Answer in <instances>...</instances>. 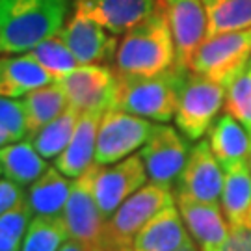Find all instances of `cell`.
<instances>
[{"mask_svg": "<svg viewBox=\"0 0 251 251\" xmlns=\"http://www.w3.org/2000/svg\"><path fill=\"white\" fill-rule=\"evenodd\" d=\"M71 0H0V54H25L67 23Z\"/></svg>", "mask_w": 251, "mask_h": 251, "instance_id": "6da1fadb", "label": "cell"}, {"mask_svg": "<svg viewBox=\"0 0 251 251\" xmlns=\"http://www.w3.org/2000/svg\"><path fill=\"white\" fill-rule=\"evenodd\" d=\"M177 65L175 43L166 11L158 2L151 17L128 30L117 43L114 71L121 76H152Z\"/></svg>", "mask_w": 251, "mask_h": 251, "instance_id": "7a4b0ae2", "label": "cell"}, {"mask_svg": "<svg viewBox=\"0 0 251 251\" xmlns=\"http://www.w3.org/2000/svg\"><path fill=\"white\" fill-rule=\"evenodd\" d=\"M184 73L177 67L152 76H121L117 75V93L114 108L126 114L168 123L175 119L179 106Z\"/></svg>", "mask_w": 251, "mask_h": 251, "instance_id": "3957f363", "label": "cell"}, {"mask_svg": "<svg viewBox=\"0 0 251 251\" xmlns=\"http://www.w3.org/2000/svg\"><path fill=\"white\" fill-rule=\"evenodd\" d=\"M171 205H175V196L171 190L152 182L142 186L106 222L104 242L100 250H132L138 233L158 212Z\"/></svg>", "mask_w": 251, "mask_h": 251, "instance_id": "277c9868", "label": "cell"}, {"mask_svg": "<svg viewBox=\"0 0 251 251\" xmlns=\"http://www.w3.org/2000/svg\"><path fill=\"white\" fill-rule=\"evenodd\" d=\"M227 88L194 71L184 73L175 125L190 142H198L210 130L225 104Z\"/></svg>", "mask_w": 251, "mask_h": 251, "instance_id": "5b68a950", "label": "cell"}, {"mask_svg": "<svg viewBox=\"0 0 251 251\" xmlns=\"http://www.w3.org/2000/svg\"><path fill=\"white\" fill-rule=\"evenodd\" d=\"M251 62V28L206 37L190 63V71L229 88Z\"/></svg>", "mask_w": 251, "mask_h": 251, "instance_id": "8992f818", "label": "cell"}, {"mask_svg": "<svg viewBox=\"0 0 251 251\" xmlns=\"http://www.w3.org/2000/svg\"><path fill=\"white\" fill-rule=\"evenodd\" d=\"M152 128L154 125L149 119L126 114L117 108L106 110L100 117L97 132L95 164L108 166L128 158L136 149L147 144Z\"/></svg>", "mask_w": 251, "mask_h": 251, "instance_id": "52a82bcc", "label": "cell"}, {"mask_svg": "<svg viewBox=\"0 0 251 251\" xmlns=\"http://www.w3.org/2000/svg\"><path fill=\"white\" fill-rule=\"evenodd\" d=\"M73 108L80 114H104L114 108L117 93V75L102 63L78 65L75 71L58 78Z\"/></svg>", "mask_w": 251, "mask_h": 251, "instance_id": "ba28073f", "label": "cell"}, {"mask_svg": "<svg viewBox=\"0 0 251 251\" xmlns=\"http://www.w3.org/2000/svg\"><path fill=\"white\" fill-rule=\"evenodd\" d=\"M95 170H97V164H93L84 175L73 180L71 194L62 212V220L69 238L93 248H100L104 242L106 220L93 196Z\"/></svg>", "mask_w": 251, "mask_h": 251, "instance_id": "9c48e42d", "label": "cell"}, {"mask_svg": "<svg viewBox=\"0 0 251 251\" xmlns=\"http://www.w3.org/2000/svg\"><path fill=\"white\" fill-rule=\"evenodd\" d=\"M186 138L170 125H154L151 138L142 147L140 156L152 184L171 190L188 158Z\"/></svg>", "mask_w": 251, "mask_h": 251, "instance_id": "30bf717a", "label": "cell"}, {"mask_svg": "<svg viewBox=\"0 0 251 251\" xmlns=\"http://www.w3.org/2000/svg\"><path fill=\"white\" fill-rule=\"evenodd\" d=\"M224 192V168L216 160L208 142H198L175 182V198L199 203H218Z\"/></svg>", "mask_w": 251, "mask_h": 251, "instance_id": "8fae6325", "label": "cell"}, {"mask_svg": "<svg viewBox=\"0 0 251 251\" xmlns=\"http://www.w3.org/2000/svg\"><path fill=\"white\" fill-rule=\"evenodd\" d=\"M145 182L147 171L140 154H130L112 168H102L97 164L93 175V196L104 220L108 222L126 199L145 186Z\"/></svg>", "mask_w": 251, "mask_h": 251, "instance_id": "7c38bea8", "label": "cell"}, {"mask_svg": "<svg viewBox=\"0 0 251 251\" xmlns=\"http://www.w3.org/2000/svg\"><path fill=\"white\" fill-rule=\"evenodd\" d=\"M170 23L177 69L190 71L192 58L206 39V11L201 0H160Z\"/></svg>", "mask_w": 251, "mask_h": 251, "instance_id": "4fadbf2b", "label": "cell"}, {"mask_svg": "<svg viewBox=\"0 0 251 251\" xmlns=\"http://www.w3.org/2000/svg\"><path fill=\"white\" fill-rule=\"evenodd\" d=\"M60 37L71 49L80 65L104 63L114 60L117 39L86 11L75 8L73 15L60 32Z\"/></svg>", "mask_w": 251, "mask_h": 251, "instance_id": "5bb4252c", "label": "cell"}, {"mask_svg": "<svg viewBox=\"0 0 251 251\" xmlns=\"http://www.w3.org/2000/svg\"><path fill=\"white\" fill-rule=\"evenodd\" d=\"M175 205L190 236L196 240L201 251H216L224 244L231 225L218 203H199L192 199L175 198Z\"/></svg>", "mask_w": 251, "mask_h": 251, "instance_id": "9a60e30c", "label": "cell"}, {"mask_svg": "<svg viewBox=\"0 0 251 251\" xmlns=\"http://www.w3.org/2000/svg\"><path fill=\"white\" fill-rule=\"evenodd\" d=\"M158 2L160 0H76L75 8L91 15L110 34L119 36L151 17Z\"/></svg>", "mask_w": 251, "mask_h": 251, "instance_id": "2e32d148", "label": "cell"}, {"mask_svg": "<svg viewBox=\"0 0 251 251\" xmlns=\"http://www.w3.org/2000/svg\"><path fill=\"white\" fill-rule=\"evenodd\" d=\"M102 114H80L75 134L65 151L56 158L54 168L69 179H78L95 164L97 151V132Z\"/></svg>", "mask_w": 251, "mask_h": 251, "instance_id": "e0dca14e", "label": "cell"}, {"mask_svg": "<svg viewBox=\"0 0 251 251\" xmlns=\"http://www.w3.org/2000/svg\"><path fill=\"white\" fill-rule=\"evenodd\" d=\"M52 82L56 78L30 52L0 58V97H25Z\"/></svg>", "mask_w": 251, "mask_h": 251, "instance_id": "ac0fdd59", "label": "cell"}, {"mask_svg": "<svg viewBox=\"0 0 251 251\" xmlns=\"http://www.w3.org/2000/svg\"><path fill=\"white\" fill-rule=\"evenodd\" d=\"M192 238L177 205L164 208L138 233L132 251H175Z\"/></svg>", "mask_w": 251, "mask_h": 251, "instance_id": "d6986e66", "label": "cell"}, {"mask_svg": "<svg viewBox=\"0 0 251 251\" xmlns=\"http://www.w3.org/2000/svg\"><path fill=\"white\" fill-rule=\"evenodd\" d=\"M71 188L73 182L69 177L56 168H49L36 182L28 186L25 201L34 218H62Z\"/></svg>", "mask_w": 251, "mask_h": 251, "instance_id": "ffe728a7", "label": "cell"}, {"mask_svg": "<svg viewBox=\"0 0 251 251\" xmlns=\"http://www.w3.org/2000/svg\"><path fill=\"white\" fill-rule=\"evenodd\" d=\"M208 144L222 168L248 160V156L251 154L250 132L231 114H224L216 119L214 125L210 126Z\"/></svg>", "mask_w": 251, "mask_h": 251, "instance_id": "44dd1931", "label": "cell"}, {"mask_svg": "<svg viewBox=\"0 0 251 251\" xmlns=\"http://www.w3.org/2000/svg\"><path fill=\"white\" fill-rule=\"evenodd\" d=\"M251 208V168L250 162H236L224 168L222 210L231 227L244 225Z\"/></svg>", "mask_w": 251, "mask_h": 251, "instance_id": "7402d4cb", "label": "cell"}, {"mask_svg": "<svg viewBox=\"0 0 251 251\" xmlns=\"http://www.w3.org/2000/svg\"><path fill=\"white\" fill-rule=\"evenodd\" d=\"M0 168L6 179L17 182L19 186H30L49 170L45 158L30 140L4 145L0 149Z\"/></svg>", "mask_w": 251, "mask_h": 251, "instance_id": "603a6c76", "label": "cell"}, {"mask_svg": "<svg viewBox=\"0 0 251 251\" xmlns=\"http://www.w3.org/2000/svg\"><path fill=\"white\" fill-rule=\"evenodd\" d=\"M25 110L28 117V128H30V138L36 134L39 128L49 125L56 117H60L71 106L63 88L58 82H52L45 88H39L25 95L23 99Z\"/></svg>", "mask_w": 251, "mask_h": 251, "instance_id": "cb8c5ba5", "label": "cell"}, {"mask_svg": "<svg viewBox=\"0 0 251 251\" xmlns=\"http://www.w3.org/2000/svg\"><path fill=\"white\" fill-rule=\"evenodd\" d=\"M206 11V37L251 28V0H201Z\"/></svg>", "mask_w": 251, "mask_h": 251, "instance_id": "d4e9b609", "label": "cell"}, {"mask_svg": "<svg viewBox=\"0 0 251 251\" xmlns=\"http://www.w3.org/2000/svg\"><path fill=\"white\" fill-rule=\"evenodd\" d=\"M78 119H80V112L76 108L69 106L60 117H56L49 125L39 128L36 134L30 138V142L34 144L37 152L45 160L58 158L71 142Z\"/></svg>", "mask_w": 251, "mask_h": 251, "instance_id": "484cf974", "label": "cell"}, {"mask_svg": "<svg viewBox=\"0 0 251 251\" xmlns=\"http://www.w3.org/2000/svg\"><path fill=\"white\" fill-rule=\"evenodd\" d=\"M67 236L62 218H34L23 238L21 251H60Z\"/></svg>", "mask_w": 251, "mask_h": 251, "instance_id": "4316f807", "label": "cell"}, {"mask_svg": "<svg viewBox=\"0 0 251 251\" xmlns=\"http://www.w3.org/2000/svg\"><path fill=\"white\" fill-rule=\"evenodd\" d=\"M30 54L52 75L56 80L69 75L80 65L78 60L75 58V54L71 52V49L65 45V41L60 37V34L41 41L39 45L30 50Z\"/></svg>", "mask_w": 251, "mask_h": 251, "instance_id": "83f0119b", "label": "cell"}, {"mask_svg": "<svg viewBox=\"0 0 251 251\" xmlns=\"http://www.w3.org/2000/svg\"><path fill=\"white\" fill-rule=\"evenodd\" d=\"M225 112L240 121L251 136V71H246L227 88Z\"/></svg>", "mask_w": 251, "mask_h": 251, "instance_id": "f1b7e54d", "label": "cell"}, {"mask_svg": "<svg viewBox=\"0 0 251 251\" xmlns=\"http://www.w3.org/2000/svg\"><path fill=\"white\" fill-rule=\"evenodd\" d=\"M0 126L9 132L15 142L30 140L28 117L23 100L0 97Z\"/></svg>", "mask_w": 251, "mask_h": 251, "instance_id": "f546056e", "label": "cell"}, {"mask_svg": "<svg viewBox=\"0 0 251 251\" xmlns=\"http://www.w3.org/2000/svg\"><path fill=\"white\" fill-rule=\"evenodd\" d=\"M30 216L32 212L28 208L26 201L13 206L6 214L0 216V236L21 246L28 231V225H30Z\"/></svg>", "mask_w": 251, "mask_h": 251, "instance_id": "4dcf8cb0", "label": "cell"}, {"mask_svg": "<svg viewBox=\"0 0 251 251\" xmlns=\"http://www.w3.org/2000/svg\"><path fill=\"white\" fill-rule=\"evenodd\" d=\"M216 251H251V227L234 225Z\"/></svg>", "mask_w": 251, "mask_h": 251, "instance_id": "1f68e13d", "label": "cell"}, {"mask_svg": "<svg viewBox=\"0 0 251 251\" xmlns=\"http://www.w3.org/2000/svg\"><path fill=\"white\" fill-rule=\"evenodd\" d=\"M23 201H25L23 186H19L17 182L9 179L0 180V216L6 214L8 210H11L13 206H17Z\"/></svg>", "mask_w": 251, "mask_h": 251, "instance_id": "d6a6232c", "label": "cell"}, {"mask_svg": "<svg viewBox=\"0 0 251 251\" xmlns=\"http://www.w3.org/2000/svg\"><path fill=\"white\" fill-rule=\"evenodd\" d=\"M60 251H102V250H100V248H93V246H88V244H82V242H78V240L69 238V240H65V242L62 244Z\"/></svg>", "mask_w": 251, "mask_h": 251, "instance_id": "836d02e7", "label": "cell"}, {"mask_svg": "<svg viewBox=\"0 0 251 251\" xmlns=\"http://www.w3.org/2000/svg\"><path fill=\"white\" fill-rule=\"evenodd\" d=\"M0 251H21V246L15 242H9V240L0 236Z\"/></svg>", "mask_w": 251, "mask_h": 251, "instance_id": "e575fe53", "label": "cell"}, {"mask_svg": "<svg viewBox=\"0 0 251 251\" xmlns=\"http://www.w3.org/2000/svg\"><path fill=\"white\" fill-rule=\"evenodd\" d=\"M175 251H201V248L196 244V240H194V238H188L186 242L182 244L180 248H177Z\"/></svg>", "mask_w": 251, "mask_h": 251, "instance_id": "d590c367", "label": "cell"}, {"mask_svg": "<svg viewBox=\"0 0 251 251\" xmlns=\"http://www.w3.org/2000/svg\"><path fill=\"white\" fill-rule=\"evenodd\" d=\"M9 142H13V138H11V134L9 132H6L2 126H0V149L4 147V145H8Z\"/></svg>", "mask_w": 251, "mask_h": 251, "instance_id": "8d00e7d4", "label": "cell"}, {"mask_svg": "<svg viewBox=\"0 0 251 251\" xmlns=\"http://www.w3.org/2000/svg\"><path fill=\"white\" fill-rule=\"evenodd\" d=\"M244 225L251 227V208H250V212H248V218H246V224H244Z\"/></svg>", "mask_w": 251, "mask_h": 251, "instance_id": "74e56055", "label": "cell"}, {"mask_svg": "<svg viewBox=\"0 0 251 251\" xmlns=\"http://www.w3.org/2000/svg\"><path fill=\"white\" fill-rule=\"evenodd\" d=\"M102 251H132V250H102Z\"/></svg>", "mask_w": 251, "mask_h": 251, "instance_id": "f35d334b", "label": "cell"}, {"mask_svg": "<svg viewBox=\"0 0 251 251\" xmlns=\"http://www.w3.org/2000/svg\"><path fill=\"white\" fill-rule=\"evenodd\" d=\"M248 69H250V71H251V62H250V65H248Z\"/></svg>", "mask_w": 251, "mask_h": 251, "instance_id": "ab89813d", "label": "cell"}, {"mask_svg": "<svg viewBox=\"0 0 251 251\" xmlns=\"http://www.w3.org/2000/svg\"><path fill=\"white\" fill-rule=\"evenodd\" d=\"M0 173H2V168H0Z\"/></svg>", "mask_w": 251, "mask_h": 251, "instance_id": "60d3db41", "label": "cell"}, {"mask_svg": "<svg viewBox=\"0 0 251 251\" xmlns=\"http://www.w3.org/2000/svg\"><path fill=\"white\" fill-rule=\"evenodd\" d=\"M250 160H251V154H250Z\"/></svg>", "mask_w": 251, "mask_h": 251, "instance_id": "b9f144b4", "label": "cell"}]
</instances>
